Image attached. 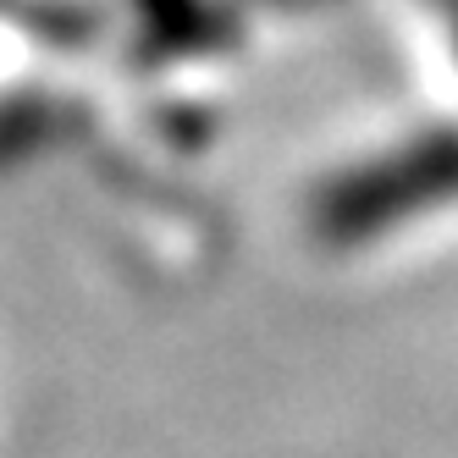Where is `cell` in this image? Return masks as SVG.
<instances>
[]
</instances>
